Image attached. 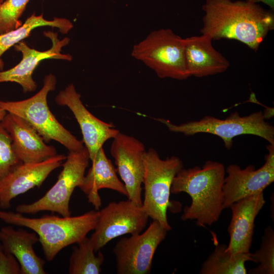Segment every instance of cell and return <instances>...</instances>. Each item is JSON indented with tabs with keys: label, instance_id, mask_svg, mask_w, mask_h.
I'll use <instances>...</instances> for the list:
<instances>
[{
	"label": "cell",
	"instance_id": "1",
	"mask_svg": "<svg viewBox=\"0 0 274 274\" xmlns=\"http://www.w3.org/2000/svg\"><path fill=\"white\" fill-rule=\"evenodd\" d=\"M202 10L201 34L236 40L255 51L274 28L273 11L246 0H206Z\"/></svg>",
	"mask_w": 274,
	"mask_h": 274
},
{
	"label": "cell",
	"instance_id": "2",
	"mask_svg": "<svg viewBox=\"0 0 274 274\" xmlns=\"http://www.w3.org/2000/svg\"><path fill=\"white\" fill-rule=\"evenodd\" d=\"M225 177L224 165L208 160L202 167L182 168L173 179L170 192H185L191 198L181 218L196 220L198 226L211 225L217 222L224 209L223 186Z\"/></svg>",
	"mask_w": 274,
	"mask_h": 274
},
{
	"label": "cell",
	"instance_id": "3",
	"mask_svg": "<svg viewBox=\"0 0 274 274\" xmlns=\"http://www.w3.org/2000/svg\"><path fill=\"white\" fill-rule=\"evenodd\" d=\"M98 210H91L76 216L59 217L45 215L29 218L22 214L0 210V220L7 224L27 227L39 237L47 261L53 260L65 247L77 244L94 230Z\"/></svg>",
	"mask_w": 274,
	"mask_h": 274
},
{
	"label": "cell",
	"instance_id": "4",
	"mask_svg": "<svg viewBox=\"0 0 274 274\" xmlns=\"http://www.w3.org/2000/svg\"><path fill=\"white\" fill-rule=\"evenodd\" d=\"M56 84L55 76L52 74L47 75L42 88L33 96L19 101L0 100V108L27 121L45 142L55 141L69 151L81 150L84 147L83 142L64 127L49 108L47 96L50 91L55 89Z\"/></svg>",
	"mask_w": 274,
	"mask_h": 274
},
{
	"label": "cell",
	"instance_id": "5",
	"mask_svg": "<svg viewBox=\"0 0 274 274\" xmlns=\"http://www.w3.org/2000/svg\"><path fill=\"white\" fill-rule=\"evenodd\" d=\"M144 164L142 206L149 217L168 231L172 229L167 217V210L173 205L170 188L174 178L183 168V162L175 156L162 159L154 149L150 148L144 154Z\"/></svg>",
	"mask_w": 274,
	"mask_h": 274
},
{
	"label": "cell",
	"instance_id": "6",
	"mask_svg": "<svg viewBox=\"0 0 274 274\" xmlns=\"http://www.w3.org/2000/svg\"><path fill=\"white\" fill-rule=\"evenodd\" d=\"M262 111L241 116L234 112L224 119L213 116H205L199 120L192 121L180 124H175L168 120L158 118L157 121L164 124L172 132L192 135L198 133H207L220 138L228 150L231 149L233 139L243 134L258 136L274 145V127L265 121Z\"/></svg>",
	"mask_w": 274,
	"mask_h": 274
},
{
	"label": "cell",
	"instance_id": "7",
	"mask_svg": "<svg viewBox=\"0 0 274 274\" xmlns=\"http://www.w3.org/2000/svg\"><path fill=\"white\" fill-rule=\"evenodd\" d=\"M131 55L160 78L183 80L189 77L185 63L184 39L170 29L151 32L133 46Z\"/></svg>",
	"mask_w": 274,
	"mask_h": 274
},
{
	"label": "cell",
	"instance_id": "8",
	"mask_svg": "<svg viewBox=\"0 0 274 274\" xmlns=\"http://www.w3.org/2000/svg\"><path fill=\"white\" fill-rule=\"evenodd\" d=\"M89 160V153L85 147L79 150L69 151L56 183L36 201L17 206L16 212L35 214L50 211L61 216H71L69 204L71 196L75 189L81 184Z\"/></svg>",
	"mask_w": 274,
	"mask_h": 274
},
{
	"label": "cell",
	"instance_id": "9",
	"mask_svg": "<svg viewBox=\"0 0 274 274\" xmlns=\"http://www.w3.org/2000/svg\"><path fill=\"white\" fill-rule=\"evenodd\" d=\"M167 231L158 222L153 220L144 232L121 238L113 249L117 273H149L155 251Z\"/></svg>",
	"mask_w": 274,
	"mask_h": 274
},
{
	"label": "cell",
	"instance_id": "10",
	"mask_svg": "<svg viewBox=\"0 0 274 274\" xmlns=\"http://www.w3.org/2000/svg\"><path fill=\"white\" fill-rule=\"evenodd\" d=\"M149 218L142 206L128 199L110 202L98 211V220L90 237L95 252L116 237L141 233Z\"/></svg>",
	"mask_w": 274,
	"mask_h": 274
},
{
	"label": "cell",
	"instance_id": "11",
	"mask_svg": "<svg viewBox=\"0 0 274 274\" xmlns=\"http://www.w3.org/2000/svg\"><path fill=\"white\" fill-rule=\"evenodd\" d=\"M144 144L133 136L119 132L113 139L110 153L116 171L127 191L128 199L142 206V185L144 174Z\"/></svg>",
	"mask_w": 274,
	"mask_h": 274
},
{
	"label": "cell",
	"instance_id": "12",
	"mask_svg": "<svg viewBox=\"0 0 274 274\" xmlns=\"http://www.w3.org/2000/svg\"><path fill=\"white\" fill-rule=\"evenodd\" d=\"M266 148L268 153L264 164L256 169L253 165L242 169L236 164H230L226 168L223 191V207L228 208L234 202L246 197L263 192L274 181V145Z\"/></svg>",
	"mask_w": 274,
	"mask_h": 274
},
{
	"label": "cell",
	"instance_id": "13",
	"mask_svg": "<svg viewBox=\"0 0 274 274\" xmlns=\"http://www.w3.org/2000/svg\"><path fill=\"white\" fill-rule=\"evenodd\" d=\"M55 101L59 106L67 107L72 112L80 127L82 142L91 161L104 144L120 132L112 124L98 119L87 109L73 84L57 94Z\"/></svg>",
	"mask_w": 274,
	"mask_h": 274
},
{
	"label": "cell",
	"instance_id": "14",
	"mask_svg": "<svg viewBox=\"0 0 274 274\" xmlns=\"http://www.w3.org/2000/svg\"><path fill=\"white\" fill-rule=\"evenodd\" d=\"M44 35L52 42V47L48 50L40 51L30 48L24 42H20L14 46V49L21 53L22 59L13 67L0 72V83L15 82L22 88L24 92H32L37 88V84L32 79V74L40 62L46 59H63L71 61L70 54L61 53L63 47L67 45L70 39L65 38L60 40L57 34L52 31L45 32Z\"/></svg>",
	"mask_w": 274,
	"mask_h": 274
},
{
	"label": "cell",
	"instance_id": "15",
	"mask_svg": "<svg viewBox=\"0 0 274 274\" xmlns=\"http://www.w3.org/2000/svg\"><path fill=\"white\" fill-rule=\"evenodd\" d=\"M66 156L57 154L44 161L21 163L0 181V208L9 209L16 197L39 187L50 174L60 166Z\"/></svg>",
	"mask_w": 274,
	"mask_h": 274
},
{
	"label": "cell",
	"instance_id": "16",
	"mask_svg": "<svg viewBox=\"0 0 274 274\" xmlns=\"http://www.w3.org/2000/svg\"><path fill=\"white\" fill-rule=\"evenodd\" d=\"M1 123L9 134L13 150L22 163L44 161L57 155L53 146H49L25 120L7 113Z\"/></svg>",
	"mask_w": 274,
	"mask_h": 274
},
{
	"label": "cell",
	"instance_id": "17",
	"mask_svg": "<svg viewBox=\"0 0 274 274\" xmlns=\"http://www.w3.org/2000/svg\"><path fill=\"white\" fill-rule=\"evenodd\" d=\"M265 203L263 192L242 198L230 206L228 228L230 240L226 250L232 254L250 252L256 217Z\"/></svg>",
	"mask_w": 274,
	"mask_h": 274
},
{
	"label": "cell",
	"instance_id": "18",
	"mask_svg": "<svg viewBox=\"0 0 274 274\" xmlns=\"http://www.w3.org/2000/svg\"><path fill=\"white\" fill-rule=\"evenodd\" d=\"M186 69L189 76L201 78L225 72L230 65L228 59L213 46L208 36L184 39Z\"/></svg>",
	"mask_w": 274,
	"mask_h": 274
},
{
	"label": "cell",
	"instance_id": "19",
	"mask_svg": "<svg viewBox=\"0 0 274 274\" xmlns=\"http://www.w3.org/2000/svg\"><path fill=\"white\" fill-rule=\"evenodd\" d=\"M91 162L92 165L79 188L86 195L88 202L96 210H98L101 206L98 193L101 189H111L127 196L123 183L118 177L116 169L107 158L102 147L99 149Z\"/></svg>",
	"mask_w": 274,
	"mask_h": 274
},
{
	"label": "cell",
	"instance_id": "20",
	"mask_svg": "<svg viewBox=\"0 0 274 274\" xmlns=\"http://www.w3.org/2000/svg\"><path fill=\"white\" fill-rule=\"evenodd\" d=\"M3 249L19 262L22 274H45V261L36 253L33 246L39 241L38 235L24 229L3 226L0 229Z\"/></svg>",
	"mask_w": 274,
	"mask_h": 274
},
{
	"label": "cell",
	"instance_id": "21",
	"mask_svg": "<svg viewBox=\"0 0 274 274\" xmlns=\"http://www.w3.org/2000/svg\"><path fill=\"white\" fill-rule=\"evenodd\" d=\"M47 26L56 27L64 34L68 33L73 27L72 22L66 18H54L52 20H48L44 18L43 14H32L20 26L0 35V70L4 67L2 56L6 51L28 37L36 28Z\"/></svg>",
	"mask_w": 274,
	"mask_h": 274
},
{
	"label": "cell",
	"instance_id": "22",
	"mask_svg": "<svg viewBox=\"0 0 274 274\" xmlns=\"http://www.w3.org/2000/svg\"><path fill=\"white\" fill-rule=\"evenodd\" d=\"M227 246H217L202 263L201 274H246L245 262L251 261L250 252L232 254L226 250Z\"/></svg>",
	"mask_w": 274,
	"mask_h": 274
},
{
	"label": "cell",
	"instance_id": "23",
	"mask_svg": "<svg viewBox=\"0 0 274 274\" xmlns=\"http://www.w3.org/2000/svg\"><path fill=\"white\" fill-rule=\"evenodd\" d=\"M69 260L70 274H98L101 271L105 256L98 251L95 254L94 246L87 236L77 243Z\"/></svg>",
	"mask_w": 274,
	"mask_h": 274
},
{
	"label": "cell",
	"instance_id": "24",
	"mask_svg": "<svg viewBox=\"0 0 274 274\" xmlns=\"http://www.w3.org/2000/svg\"><path fill=\"white\" fill-rule=\"evenodd\" d=\"M251 261L258 266L248 271L250 274H273L274 273V231L268 226L264 230L260 248L254 253H250Z\"/></svg>",
	"mask_w": 274,
	"mask_h": 274
},
{
	"label": "cell",
	"instance_id": "25",
	"mask_svg": "<svg viewBox=\"0 0 274 274\" xmlns=\"http://www.w3.org/2000/svg\"><path fill=\"white\" fill-rule=\"evenodd\" d=\"M30 0H5L0 4V35L20 26V18Z\"/></svg>",
	"mask_w": 274,
	"mask_h": 274
},
{
	"label": "cell",
	"instance_id": "26",
	"mask_svg": "<svg viewBox=\"0 0 274 274\" xmlns=\"http://www.w3.org/2000/svg\"><path fill=\"white\" fill-rule=\"evenodd\" d=\"M21 163L13 150L9 134L0 122V181Z\"/></svg>",
	"mask_w": 274,
	"mask_h": 274
},
{
	"label": "cell",
	"instance_id": "27",
	"mask_svg": "<svg viewBox=\"0 0 274 274\" xmlns=\"http://www.w3.org/2000/svg\"><path fill=\"white\" fill-rule=\"evenodd\" d=\"M0 274H22L18 260L4 249L0 253Z\"/></svg>",
	"mask_w": 274,
	"mask_h": 274
},
{
	"label": "cell",
	"instance_id": "28",
	"mask_svg": "<svg viewBox=\"0 0 274 274\" xmlns=\"http://www.w3.org/2000/svg\"><path fill=\"white\" fill-rule=\"evenodd\" d=\"M248 2L253 3H262L269 7L271 10L273 11L274 10V0H246Z\"/></svg>",
	"mask_w": 274,
	"mask_h": 274
},
{
	"label": "cell",
	"instance_id": "29",
	"mask_svg": "<svg viewBox=\"0 0 274 274\" xmlns=\"http://www.w3.org/2000/svg\"><path fill=\"white\" fill-rule=\"evenodd\" d=\"M7 113V112L0 108V122L4 119Z\"/></svg>",
	"mask_w": 274,
	"mask_h": 274
},
{
	"label": "cell",
	"instance_id": "30",
	"mask_svg": "<svg viewBox=\"0 0 274 274\" xmlns=\"http://www.w3.org/2000/svg\"><path fill=\"white\" fill-rule=\"evenodd\" d=\"M3 247L1 239H0V253L2 251V250H3Z\"/></svg>",
	"mask_w": 274,
	"mask_h": 274
},
{
	"label": "cell",
	"instance_id": "31",
	"mask_svg": "<svg viewBox=\"0 0 274 274\" xmlns=\"http://www.w3.org/2000/svg\"><path fill=\"white\" fill-rule=\"evenodd\" d=\"M3 2V0H0V4Z\"/></svg>",
	"mask_w": 274,
	"mask_h": 274
},
{
	"label": "cell",
	"instance_id": "32",
	"mask_svg": "<svg viewBox=\"0 0 274 274\" xmlns=\"http://www.w3.org/2000/svg\"><path fill=\"white\" fill-rule=\"evenodd\" d=\"M4 1H5V0H3V2Z\"/></svg>",
	"mask_w": 274,
	"mask_h": 274
}]
</instances>
